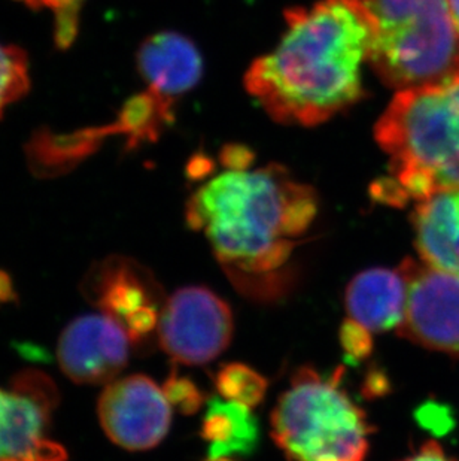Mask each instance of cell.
Wrapping results in <instances>:
<instances>
[{
    "label": "cell",
    "instance_id": "1",
    "mask_svg": "<svg viewBox=\"0 0 459 461\" xmlns=\"http://www.w3.org/2000/svg\"><path fill=\"white\" fill-rule=\"evenodd\" d=\"M245 154L209 179L186 203V222L203 231L234 285L269 297L318 212L317 193L279 165L251 169Z\"/></svg>",
    "mask_w": 459,
    "mask_h": 461
},
{
    "label": "cell",
    "instance_id": "2",
    "mask_svg": "<svg viewBox=\"0 0 459 461\" xmlns=\"http://www.w3.org/2000/svg\"><path fill=\"white\" fill-rule=\"evenodd\" d=\"M370 41L361 0L288 11L279 45L245 75L248 93L277 122L318 126L361 101Z\"/></svg>",
    "mask_w": 459,
    "mask_h": 461
},
{
    "label": "cell",
    "instance_id": "3",
    "mask_svg": "<svg viewBox=\"0 0 459 461\" xmlns=\"http://www.w3.org/2000/svg\"><path fill=\"white\" fill-rule=\"evenodd\" d=\"M374 136L390 157V176L373 190L377 201L403 206L459 190V81L397 92Z\"/></svg>",
    "mask_w": 459,
    "mask_h": 461
},
{
    "label": "cell",
    "instance_id": "4",
    "mask_svg": "<svg viewBox=\"0 0 459 461\" xmlns=\"http://www.w3.org/2000/svg\"><path fill=\"white\" fill-rule=\"evenodd\" d=\"M372 27L368 65L397 92L459 81V31L449 0H361Z\"/></svg>",
    "mask_w": 459,
    "mask_h": 461
},
{
    "label": "cell",
    "instance_id": "5",
    "mask_svg": "<svg viewBox=\"0 0 459 461\" xmlns=\"http://www.w3.org/2000/svg\"><path fill=\"white\" fill-rule=\"evenodd\" d=\"M331 378L303 367L272 413V436L291 461H365L373 429L364 411Z\"/></svg>",
    "mask_w": 459,
    "mask_h": 461
},
{
    "label": "cell",
    "instance_id": "6",
    "mask_svg": "<svg viewBox=\"0 0 459 461\" xmlns=\"http://www.w3.org/2000/svg\"><path fill=\"white\" fill-rule=\"evenodd\" d=\"M233 338V313L215 293L185 287L167 299L158 324L161 348L184 365H206Z\"/></svg>",
    "mask_w": 459,
    "mask_h": 461
},
{
    "label": "cell",
    "instance_id": "7",
    "mask_svg": "<svg viewBox=\"0 0 459 461\" xmlns=\"http://www.w3.org/2000/svg\"><path fill=\"white\" fill-rule=\"evenodd\" d=\"M408 303L399 333L413 344L459 358V274L413 258L400 266Z\"/></svg>",
    "mask_w": 459,
    "mask_h": 461
},
{
    "label": "cell",
    "instance_id": "8",
    "mask_svg": "<svg viewBox=\"0 0 459 461\" xmlns=\"http://www.w3.org/2000/svg\"><path fill=\"white\" fill-rule=\"evenodd\" d=\"M88 301L122 322L131 344L147 340L158 329L160 287L136 261L111 257L93 267L84 283Z\"/></svg>",
    "mask_w": 459,
    "mask_h": 461
},
{
    "label": "cell",
    "instance_id": "9",
    "mask_svg": "<svg viewBox=\"0 0 459 461\" xmlns=\"http://www.w3.org/2000/svg\"><path fill=\"white\" fill-rule=\"evenodd\" d=\"M99 420L113 444L127 451H147L169 433L172 408L151 378L130 375L106 385L99 399Z\"/></svg>",
    "mask_w": 459,
    "mask_h": 461
},
{
    "label": "cell",
    "instance_id": "10",
    "mask_svg": "<svg viewBox=\"0 0 459 461\" xmlns=\"http://www.w3.org/2000/svg\"><path fill=\"white\" fill-rule=\"evenodd\" d=\"M130 336L108 313L76 318L61 333L57 358L68 378L76 384L112 383L130 357Z\"/></svg>",
    "mask_w": 459,
    "mask_h": 461
},
{
    "label": "cell",
    "instance_id": "11",
    "mask_svg": "<svg viewBox=\"0 0 459 461\" xmlns=\"http://www.w3.org/2000/svg\"><path fill=\"white\" fill-rule=\"evenodd\" d=\"M406 303L408 283L400 269L365 270L347 285V312L372 333L399 330Z\"/></svg>",
    "mask_w": 459,
    "mask_h": 461
},
{
    "label": "cell",
    "instance_id": "12",
    "mask_svg": "<svg viewBox=\"0 0 459 461\" xmlns=\"http://www.w3.org/2000/svg\"><path fill=\"white\" fill-rule=\"evenodd\" d=\"M412 222L420 260L436 269L459 274V190L418 202Z\"/></svg>",
    "mask_w": 459,
    "mask_h": 461
},
{
    "label": "cell",
    "instance_id": "13",
    "mask_svg": "<svg viewBox=\"0 0 459 461\" xmlns=\"http://www.w3.org/2000/svg\"><path fill=\"white\" fill-rule=\"evenodd\" d=\"M211 442L209 458L230 457L234 453H249L256 439L258 427L251 408L231 401L212 399L209 402L202 430Z\"/></svg>",
    "mask_w": 459,
    "mask_h": 461
},
{
    "label": "cell",
    "instance_id": "14",
    "mask_svg": "<svg viewBox=\"0 0 459 461\" xmlns=\"http://www.w3.org/2000/svg\"><path fill=\"white\" fill-rule=\"evenodd\" d=\"M48 421L50 413L29 397L0 390V460L24 458Z\"/></svg>",
    "mask_w": 459,
    "mask_h": 461
},
{
    "label": "cell",
    "instance_id": "15",
    "mask_svg": "<svg viewBox=\"0 0 459 461\" xmlns=\"http://www.w3.org/2000/svg\"><path fill=\"white\" fill-rule=\"evenodd\" d=\"M215 384L226 401L242 403L248 408L258 405L267 392L266 378L251 367L238 363L224 366L218 372Z\"/></svg>",
    "mask_w": 459,
    "mask_h": 461
},
{
    "label": "cell",
    "instance_id": "16",
    "mask_svg": "<svg viewBox=\"0 0 459 461\" xmlns=\"http://www.w3.org/2000/svg\"><path fill=\"white\" fill-rule=\"evenodd\" d=\"M27 57L17 47L0 45V115L29 90Z\"/></svg>",
    "mask_w": 459,
    "mask_h": 461
},
{
    "label": "cell",
    "instance_id": "17",
    "mask_svg": "<svg viewBox=\"0 0 459 461\" xmlns=\"http://www.w3.org/2000/svg\"><path fill=\"white\" fill-rule=\"evenodd\" d=\"M33 9H48L56 17V42L61 49L72 45L78 32V15L84 0H20Z\"/></svg>",
    "mask_w": 459,
    "mask_h": 461
},
{
    "label": "cell",
    "instance_id": "18",
    "mask_svg": "<svg viewBox=\"0 0 459 461\" xmlns=\"http://www.w3.org/2000/svg\"><path fill=\"white\" fill-rule=\"evenodd\" d=\"M13 392L29 397L50 415L60 401L56 384L52 383V379L48 375L40 370L20 372L13 379Z\"/></svg>",
    "mask_w": 459,
    "mask_h": 461
},
{
    "label": "cell",
    "instance_id": "19",
    "mask_svg": "<svg viewBox=\"0 0 459 461\" xmlns=\"http://www.w3.org/2000/svg\"><path fill=\"white\" fill-rule=\"evenodd\" d=\"M163 392L170 405L176 406L184 413H194L203 403V397L194 384L176 374L170 375L163 385Z\"/></svg>",
    "mask_w": 459,
    "mask_h": 461
},
{
    "label": "cell",
    "instance_id": "20",
    "mask_svg": "<svg viewBox=\"0 0 459 461\" xmlns=\"http://www.w3.org/2000/svg\"><path fill=\"white\" fill-rule=\"evenodd\" d=\"M340 342L347 356L352 358H364L372 353V331L352 318L342 324Z\"/></svg>",
    "mask_w": 459,
    "mask_h": 461
},
{
    "label": "cell",
    "instance_id": "21",
    "mask_svg": "<svg viewBox=\"0 0 459 461\" xmlns=\"http://www.w3.org/2000/svg\"><path fill=\"white\" fill-rule=\"evenodd\" d=\"M24 461H66L68 453L65 447H61L52 440L42 439L36 440V444L32 447L31 451L22 458Z\"/></svg>",
    "mask_w": 459,
    "mask_h": 461
},
{
    "label": "cell",
    "instance_id": "22",
    "mask_svg": "<svg viewBox=\"0 0 459 461\" xmlns=\"http://www.w3.org/2000/svg\"><path fill=\"white\" fill-rule=\"evenodd\" d=\"M403 461H455L447 456L446 451L443 449L442 445L436 440H429L427 444L420 447L419 451H416L410 457L404 458Z\"/></svg>",
    "mask_w": 459,
    "mask_h": 461
},
{
    "label": "cell",
    "instance_id": "23",
    "mask_svg": "<svg viewBox=\"0 0 459 461\" xmlns=\"http://www.w3.org/2000/svg\"><path fill=\"white\" fill-rule=\"evenodd\" d=\"M17 301V293L14 290L13 279L4 270H0V305Z\"/></svg>",
    "mask_w": 459,
    "mask_h": 461
},
{
    "label": "cell",
    "instance_id": "24",
    "mask_svg": "<svg viewBox=\"0 0 459 461\" xmlns=\"http://www.w3.org/2000/svg\"><path fill=\"white\" fill-rule=\"evenodd\" d=\"M449 6H451L452 17H454V22L459 31V0H449Z\"/></svg>",
    "mask_w": 459,
    "mask_h": 461
},
{
    "label": "cell",
    "instance_id": "25",
    "mask_svg": "<svg viewBox=\"0 0 459 461\" xmlns=\"http://www.w3.org/2000/svg\"><path fill=\"white\" fill-rule=\"evenodd\" d=\"M208 461H231L230 457H217V458H209Z\"/></svg>",
    "mask_w": 459,
    "mask_h": 461
},
{
    "label": "cell",
    "instance_id": "26",
    "mask_svg": "<svg viewBox=\"0 0 459 461\" xmlns=\"http://www.w3.org/2000/svg\"><path fill=\"white\" fill-rule=\"evenodd\" d=\"M0 461H24V460H22V458H20V457H6V458H4V460H0Z\"/></svg>",
    "mask_w": 459,
    "mask_h": 461
}]
</instances>
